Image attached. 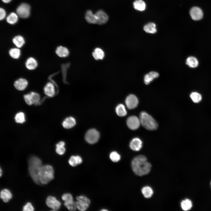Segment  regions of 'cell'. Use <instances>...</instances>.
<instances>
[{
	"label": "cell",
	"instance_id": "24",
	"mask_svg": "<svg viewBox=\"0 0 211 211\" xmlns=\"http://www.w3.org/2000/svg\"><path fill=\"white\" fill-rule=\"evenodd\" d=\"M134 8L139 11H144L146 7L145 2L142 0H136L133 3Z\"/></svg>",
	"mask_w": 211,
	"mask_h": 211
},
{
	"label": "cell",
	"instance_id": "20",
	"mask_svg": "<svg viewBox=\"0 0 211 211\" xmlns=\"http://www.w3.org/2000/svg\"><path fill=\"white\" fill-rule=\"evenodd\" d=\"M85 18L88 23L92 24L97 23V19L95 14H93L91 11L88 10L86 11Z\"/></svg>",
	"mask_w": 211,
	"mask_h": 211
},
{
	"label": "cell",
	"instance_id": "32",
	"mask_svg": "<svg viewBox=\"0 0 211 211\" xmlns=\"http://www.w3.org/2000/svg\"><path fill=\"white\" fill-rule=\"evenodd\" d=\"M9 54L10 56L13 59H17L19 57L20 54V50L18 48H13L11 49L9 51Z\"/></svg>",
	"mask_w": 211,
	"mask_h": 211
},
{
	"label": "cell",
	"instance_id": "47",
	"mask_svg": "<svg viewBox=\"0 0 211 211\" xmlns=\"http://www.w3.org/2000/svg\"></svg>",
	"mask_w": 211,
	"mask_h": 211
},
{
	"label": "cell",
	"instance_id": "44",
	"mask_svg": "<svg viewBox=\"0 0 211 211\" xmlns=\"http://www.w3.org/2000/svg\"><path fill=\"white\" fill-rule=\"evenodd\" d=\"M12 0H2V1L5 3H8L11 1Z\"/></svg>",
	"mask_w": 211,
	"mask_h": 211
},
{
	"label": "cell",
	"instance_id": "42",
	"mask_svg": "<svg viewBox=\"0 0 211 211\" xmlns=\"http://www.w3.org/2000/svg\"><path fill=\"white\" fill-rule=\"evenodd\" d=\"M6 13L5 10L3 8H1L0 9V19L3 20L6 17Z\"/></svg>",
	"mask_w": 211,
	"mask_h": 211
},
{
	"label": "cell",
	"instance_id": "28",
	"mask_svg": "<svg viewBox=\"0 0 211 211\" xmlns=\"http://www.w3.org/2000/svg\"><path fill=\"white\" fill-rule=\"evenodd\" d=\"M18 16L16 13L12 12L7 17L6 20L8 23L14 24L18 21Z\"/></svg>",
	"mask_w": 211,
	"mask_h": 211
},
{
	"label": "cell",
	"instance_id": "29",
	"mask_svg": "<svg viewBox=\"0 0 211 211\" xmlns=\"http://www.w3.org/2000/svg\"><path fill=\"white\" fill-rule=\"evenodd\" d=\"M65 145V143L63 141H60L56 144L55 150L57 154L62 155L65 153L66 151Z\"/></svg>",
	"mask_w": 211,
	"mask_h": 211
},
{
	"label": "cell",
	"instance_id": "23",
	"mask_svg": "<svg viewBox=\"0 0 211 211\" xmlns=\"http://www.w3.org/2000/svg\"><path fill=\"white\" fill-rule=\"evenodd\" d=\"M143 29L145 32L149 33L154 34L157 32L156 25L152 22L145 25L143 27Z\"/></svg>",
	"mask_w": 211,
	"mask_h": 211
},
{
	"label": "cell",
	"instance_id": "40",
	"mask_svg": "<svg viewBox=\"0 0 211 211\" xmlns=\"http://www.w3.org/2000/svg\"><path fill=\"white\" fill-rule=\"evenodd\" d=\"M23 211H33L34 208L32 204L29 202L27 203L23 207Z\"/></svg>",
	"mask_w": 211,
	"mask_h": 211
},
{
	"label": "cell",
	"instance_id": "30",
	"mask_svg": "<svg viewBox=\"0 0 211 211\" xmlns=\"http://www.w3.org/2000/svg\"><path fill=\"white\" fill-rule=\"evenodd\" d=\"M141 191L144 197L146 198H149L151 197L153 193L152 189L148 186L143 187Z\"/></svg>",
	"mask_w": 211,
	"mask_h": 211
},
{
	"label": "cell",
	"instance_id": "7",
	"mask_svg": "<svg viewBox=\"0 0 211 211\" xmlns=\"http://www.w3.org/2000/svg\"><path fill=\"white\" fill-rule=\"evenodd\" d=\"M23 97L26 103L29 105H31L32 104H38L40 100L39 95L33 92L25 94Z\"/></svg>",
	"mask_w": 211,
	"mask_h": 211
},
{
	"label": "cell",
	"instance_id": "26",
	"mask_svg": "<svg viewBox=\"0 0 211 211\" xmlns=\"http://www.w3.org/2000/svg\"><path fill=\"white\" fill-rule=\"evenodd\" d=\"M186 63L190 67L194 68L198 66V61L195 57L190 56L187 59Z\"/></svg>",
	"mask_w": 211,
	"mask_h": 211
},
{
	"label": "cell",
	"instance_id": "15",
	"mask_svg": "<svg viewBox=\"0 0 211 211\" xmlns=\"http://www.w3.org/2000/svg\"><path fill=\"white\" fill-rule=\"evenodd\" d=\"M44 91L45 94L49 97H52L55 94L54 86L50 82H48L46 84L44 88Z\"/></svg>",
	"mask_w": 211,
	"mask_h": 211
},
{
	"label": "cell",
	"instance_id": "9",
	"mask_svg": "<svg viewBox=\"0 0 211 211\" xmlns=\"http://www.w3.org/2000/svg\"><path fill=\"white\" fill-rule=\"evenodd\" d=\"M47 205L50 208L54 210H58L60 208L61 203L54 197L48 196L46 201Z\"/></svg>",
	"mask_w": 211,
	"mask_h": 211
},
{
	"label": "cell",
	"instance_id": "33",
	"mask_svg": "<svg viewBox=\"0 0 211 211\" xmlns=\"http://www.w3.org/2000/svg\"><path fill=\"white\" fill-rule=\"evenodd\" d=\"M15 120L17 123H23L25 120V115L24 113L20 112L17 113L15 116Z\"/></svg>",
	"mask_w": 211,
	"mask_h": 211
},
{
	"label": "cell",
	"instance_id": "16",
	"mask_svg": "<svg viewBox=\"0 0 211 211\" xmlns=\"http://www.w3.org/2000/svg\"><path fill=\"white\" fill-rule=\"evenodd\" d=\"M76 124L75 119L73 117H69L66 118L62 123L63 127L66 129H70L75 126Z\"/></svg>",
	"mask_w": 211,
	"mask_h": 211
},
{
	"label": "cell",
	"instance_id": "13",
	"mask_svg": "<svg viewBox=\"0 0 211 211\" xmlns=\"http://www.w3.org/2000/svg\"><path fill=\"white\" fill-rule=\"evenodd\" d=\"M142 142L139 138H133L131 141L129 146L130 148L135 151L140 150L142 147Z\"/></svg>",
	"mask_w": 211,
	"mask_h": 211
},
{
	"label": "cell",
	"instance_id": "25",
	"mask_svg": "<svg viewBox=\"0 0 211 211\" xmlns=\"http://www.w3.org/2000/svg\"><path fill=\"white\" fill-rule=\"evenodd\" d=\"M12 42L18 48L21 47L25 42L23 38L20 35L15 36L12 39Z\"/></svg>",
	"mask_w": 211,
	"mask_h": 211
},
{
	"label": "cell",
	"instance_id": "11",
	"mask_svg": "<svg viewBox=\"0 0 211 211\" xmlns=\"http://www.w3.org/2000/svg\"><path fill=\"white\" fill-rule=\"evenodd\" d=\"M190 14L192 18L194 20H199L202 18L203 12L201 9L197 7H194L191 8Z\"/></svg>",
	"mask_w": 211,
	"mask_h": 211
},
{
	"label": "cell",
	"instance_id": "3",
	"mask_svg": "<svg viewBox=\"0 0 211 211\" xmlns=\"http://www.w3.org/2000/svg\"><path fill=\"white\" fill-rule=\"evenodd\" d=\"M54 171L52 166L49 165L42 166L39 173L40 183L47 184L54 178Z\"/></svg>",
	"mask_w": 211,
	"mask_h": 211
},
{
	"label": "cell",
	"instance_id": "27",
	"mask_svg": "<svg viewBox=\"0 0 211 211\" xmlns=\"http://www.w3.org/2000/svg\"><path fill=\"white\" fill-rule=\"evenodd\" d=\"M115 111L117 115L120 117H123L127 114V112L125 106L122 104L117 106L115 108Z\"/></svg>",
	"mask_w": 211,
	"mask_h": 211
},
{
	"label": "cell",
	"instance_id": "22",
	"mask_svg": "<svg viewBox=\"0 0 211 211\" xmlns=\"http://www.w3.org/2000/svg\"><path fill=\"white\" fill-rule=\"evenodd\" d=\"M92 55L94 59L96 60L102 59L105 56L103 51L98 47L94 49Z\"/></svg>",
	"mask_w": 211,
	"mask_h": 211
},
{
	"label": "cell",
	"instance_id": "10",
	"mask_svg": "<svg viewBox=\"0 0 211 211\" xmlns=\"http://www.w3.org/2000/svg\"><path fill=\"white\" fill-rule=\"evenodd\" d=\"M125 104L127 108L132 109L136 108L138 104V100L137 97L133 94H130L126 98Z\"/></svg>",
	"mask_w": 211,
	"mask_h": 211
},
{
	"label": "cell",
	"instance_id": "21",
	"mask_svg": "<svg viewBox=\"0 0 211 211\" xmlns=\"http://www.w3.org/2000/svg\"><path fill=\"white\" fill-rule=\"evenodd\" d=\"M25 65L27 69L32 70L37 67L38 63L34 58L32 57H30L27 59Z\"/></svg>",
	"mask_w": 211,
	"mask_h": 211
},
{
	"label": "cell",
	"instance_id": "12",
	"mask_svg": "<svg viewBox=\"0 0 211 211\" xmlns=\"http://www.w3.org/2000/svg\"><path fill=\"white\" fill-rule=\"evenodd\" d=\"M95 15L97 19V23L102 25L106 23L108 20V17L103 11L100 10L97 11Z\"/></svg>",
	"mask_w": 211,
	"mask_h": 211
},
{
	"label": "cell",
	"instance_id": "38",
	"mask_svg": "<svg viewBox=\"0 0 211 211\" xmlns=\"http://www.w3.org/2000/svg\"><path fill=\"white\" fill-rule=\"evenodd\" d=\"M77 201L86 205H89L90 203V200L87 197L84 195H80L76 198Z\"/></svg>",
	"mask_w": 211,
	"mask_h": 211
},
{
	"label": "cell",
	"instance_id": "41",
	"mask_svg": "<svg viewBox=\"0 0 211 211\" xmlns=\"http://www.w3.org/2000/svg\"><path fill=\"white\" fill-rule=\"evenodd\" d=\"M68 162L69 164L72 166H75L78 165L76 156H71Z\"/></svg>",
	"mask_w": 211,
	"mask_h": 211
},
{
	"label": "cell",
	"instance_id": "8",
	"mask_svg": "<svg viewBox=\"0 0 211 211\" xmlns=\"http://www.w3.org/2000/svg\"><path fill=\"white\" fill-rule=\"evenodd\" d=\"M126 123L128 127L133 130L137 129L141 124L139 118L134 115L129 117L127 120Z\"/></svg>",
	"mask_w": 211,
	"mask_h": 211
},
{
	"label": "cell",
	"instance_id": "4",
	"mask_svg": "<svg viewBox=\"0 0 211 211\" xmlns=\"http://www.w3.org/2000/svg\"><path fill=\"white\" fill-rule=\"evenodd\" d=\"M140 124L145 129L150 130H156L158 124L154 118L144 111L141 112L139 115Z\"/></svg>",
	"mask_w": 211,
	"mask_h": 211
},
{
	"label": "cell",
	"instance_id": "39",
	"mask_svg": "<svg viewBox=\"0 0 211 211\" xmlns=\"http://www.w3.org/2000/svg\"><path fill=\"white\" fill-rule=\"evenodd\" d=\"M62 198L64 202L73 200V197L72 195L68 193L64 194L62 196Z\"/></svg>",
	"mask_w": 211,
	"mask_h": 211
},
{
	"label": "cell",
	"instance_id": "14",
	"mask_svg": "<svg viewBox=\"0 0 211 211\" xmlns=\"http://www.w3.org/2000/svg\"><path fill=\"white\" fill-rule=\"evenodd\" d=\"M28 85L26 79L23 78H19L15 81L14 86L15 88L19 91L24 90Z\"/></svg>",
	"mask_w": 211,
	"mask_h": 211
},
{
	"label": "cell",
	"instance_id": "43",
	"mask_svg": "<svg viewBox=\"0 0 211 211\" xmlns=\"http://www.w3.org/2000/svg\"><path fill=\"white\" fill-rule=\"evenodd\" d=\"M76 158L78 164H81L82 161L81 158L79 156H76Z\"/></svg>",
	"mask_w": 211,
	"mask_h": 211
},
{
	"label": "cell",
	"instance_id": "31",
	"mask_svg": "<svg viewBox=\"0 0 211 211\" xmlns=\"http://www.w3.org/2000/svg\"><path fill=\"white\" fill-rule=\"evenodd\" d=\"M182 209L184 211L190 210L192 206V203L191 200L188 199H186L183 200L181 203Z\"/></svg>",
	"mask_w": 211,
	"mask_h": 211
},
{
	"label": "cell",
	"instance_id": "2",
	"mask_svg": "<svg viewBox=\"0 0 211 211\" xmlns=\"http://www.w3.org/2000/svg\"><path fill=\"white\" fill-rule=\"evenodd\" d=\"M28 171L33 181L37 184L40 183L39 173L42 166V162L38 157L33 156L31 157L28 161Z\"/></svg>",
	"mask_w": 211,
	"mask_h": 211
},
{
	"label": "cell",
	"instance_id": "46",
	"mask_svg": "<svg viewBox=\"0 0 211 211\" xmlns=\"http://www.w3.org/2000/svg\"><path fill=\"white\" fill-rule=\"evenodd\" d=\"M0 176H1V173H2V170H1V168H0Z\"/></svg>",
	"mask_w": 211,
	"mask_h": 211
},
{
	"label": "cell",
	"instance_id": "35",
	"mask_svg": "<svg viewBox=\"0 0 211 211\" xmlns=\"http://www.w3.org/2000/svg\"><path fill=\"white\" fill-rule=\"evenodd\" d=\"M190 97L193 101L195 103H198L202 99L201 95L197 92H193L190 95Z\"/></svg>",
	"mask_w": 211,
	"mask_h": 211
},
{
	"label": "cell",
	"instance_id": "45",
	"mask_svg": "<svg viewBox=\"0 0 211 211\" xmlns=\"http://www.w3.org/2000/svg\"><path fill=\"white\" fill-rule=\"evenodd\" d=\"M101 211H108V210L106 209H103L101 210Z\"/></svg>",
	"mask_w": 211,
	"mask_h": 211
},
{
	"label": "cell",
	"instance_id": "18",
	"mask_svg": "<svg viewBox=\"0 0 211 211\" xmlns=\"http://www.w3.org/2000/svg\"><path fill=\"white\" fill-rule=\"evenodd\" d=\"M159 76V74L157 72L152 71L149 74H146L144 77V81L146 84H149L154 79Z\"/></svg>",
	"mask_w": 211,
	"mask_h": 211
},
{
	"label": "cell",
	"instance_id": "5",
	"mask_svg": "<svg viewBox=\"0 0 211 211\" xmlns=\"http://www.w3.org/2000/svg\"><path fill=\"white\" fill-rule=\"evenodd\" d=\"M100 137L99 132L94 129L89 130L85 135V139L87 142L90 144H93L98 140Z\"/></svg>",
	"mask_w": 211,
	"mask_h": 211
},
{
	"label": "cell",
	"instance_id": "36",
	"mask_svg": "<svg viewBox=\"0 0 211 211\" xmlns=\"http://www.w3.org/2000/svg\"><path fill=\"white\" fill-rule=\"evenodd\" d=\"M109 157L110 160L114 162H117L120 159V155L115 151L112 152L110 154Z\"/></svg>",
	"mask_w": 211,
	"mask_h": 211
},
{
	"label": "cell",
	"instance_id": "19",
	"mask_svg": "<svg viewBox=\"0 0 211 211\" xmlns=\"http://www.w3.org/2000/svg\"><path fill=\"white\" fill-rule=\"evenodd\" d=\"M12 198V193L8 189H4L1 191L0 198L4 202H8Z\"/></svg>",
	"mask_w": 211,
	"mask_h": 211
},
{
	"label": "cell",
	"instance_id": "1",
	"mask_svg": "<svg viewBox=\"0 0 211 211\" xmlns=\"http://www.w3.org/2000/svg\"><path fill=\"white\" fill-rule=\"evenodd\" d=\"M131 167L135 174L142 176L149 173L152 166L145 156L139 155L136 156L132 160Z\"/></svg>",
	"mask_w": 211,
	"mask_h": 211
},
{
	"label": "cell",
	"instance_id": "34",
	"mask_svg": "<svg viewBox=\"0 0 211 211\" xmlns=\"http://www.w3.org/2000/svg\"><path fill=\"white\" fill-rule=\"evenodd\" d=\"M64 205L69 210L75 211L76 208V202L73 200L68 202H64Z\"/></svg>",
	"mask_w": 211,
	"mask_h": 211
},
{
	"label": "cell",
	"instance_id": "17",
	"mask_svg": "<svg viewBox=\"0 0 211 211\" xmlns=\"http://www.w3.org/2000/svg\"><path fill=\"white\" fill-rule=\"evenodd\" d=\"M55 53L59 57H64L69 55V52L68 49L65 47L62 46L58 47L56 50Z\"/></svg>",
	"mask_w": 211,
	"mask_h": 211
},
{
	"label": "cell",
	"instance_id": "6",
	"mask_svg": "<svg viewBox=\"0 0 211 211\" xmlns=\"http://www.w3.org/2000/svg\"><path fill=\"white\" fill-rule=\"evenodd\" d=\"M30 5L26 3H22L17 8L16 13L18 16L22 18H28L30 13Z\"/></svg>",
	"mask_w": 211,
	"mask_h": 211
},
{
	"label": "cell",
	"instance_id": "37",
	"mask_svg": "<svg viewBox=\"0 0 211 211\" xmlns=\"http://www.w3.org/2000/svg\"><path fill=\"white\" fill-rule=\"evenodd\" d=\"M76 208L80 211H84L89 207V205L82 203L78 201L76 202Z\"/></svg>",
	"mask_w": 211,
	"mask_h": 211
}]
</instances>
